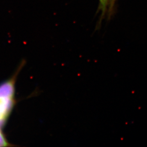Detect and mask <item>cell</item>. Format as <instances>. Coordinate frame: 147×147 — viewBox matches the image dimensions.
<instances>
[{"instance_id": "6da1fadb", "label": "cell", "mask_w": 147, "mask_h": 147, "mask_svg": "<svg viewBox=\"0 0 147 147\" xmlns=\"http://www.w3.org/2000/svg\"><path fill=\"white\" fill-rule=\"evenodd\" d=\"M13 102V98L0 99V121H5L11 111Z\"/></svg>"}, {"instance_id": "7a4b0ae2", "label": "cell", "mask_w": 147, "mask_h": 147, "mask_svg": "<svg viewBox=\"0 0 147 147\" xmlns=\"http://www.w3.org/2000/svg\"><path fill=\"white\" fill-rule=\"evenodd\" d=\"M14 81L13 80L0 85V99L13 98L14 96Z\"/></svg>"}, {"instance_id": "3957f363", "label": "cell", "mask_w": 147, "mask_h": 147, "mask_svg": "<svg viewBox=\"0 0 147 147\" xmlns=\"http://www.w3.org/2000/svg\"><path fill=\"white\" fill-rule=\"evenodd\" d=\"M98 11H101V19L102 20L104 16H105L106 12L107 11V4L106 3L105 0H99Z\"/></svg>"}, {"instance_id": "277c9868", "label": "cell", "mask_w": 147, "mask_h": 147, "mask_svg": "<svg viewBox=\"0 0 147 147\" xmlns=\"http://www.w3.org/2000/svg\"><path fill=\"white\" fill-rule=\"evenodd\" d=\"M117 0H108V14L109 18L111 16L113 13V10L114 9V6L115 3L116 2Z\"/></svg>"}, {"instance_id": "5b68a950", "label": "cell", "mask_w": 147, "mask_h": 147, "mask_svg": "<svg viewBox=\"0 0 147 147\" xmlns=\"http://www.w3.org/2000/svg\"><path fill=\"white\" fill-rule=\"evenodd\" d=\"M1 128V127H0ZM7 145V142L4 138V136L0 131V146H6Z\"/></svg>"}, {"instance_id": "8992f818", "label": "cell", "mask_w": 147, "mask_h": 147, "mask_svg": "<svg viewBox=\"0 0 147 147\" xmlns=\"http://www.w3.org/2000/svg\"><path fill=\"white\" fill-rule=\"evenodd\" d=\"M105 1L106 3H107V8H108V0H105Z\"/></svg>"}]
</instances>
